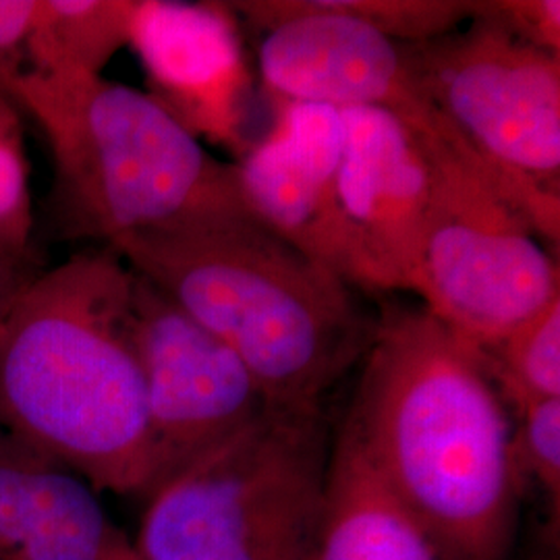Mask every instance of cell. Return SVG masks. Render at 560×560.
<instances>
[{"label":"cell","instance_id":"cell-11","mask_svg":"<svg viewBox=\"0 0 560 560\" xmlns=\"http://www.w3.org/2000/svg\"><path fill=\"white\" fill-rule=\"evenodd\" d=\"M342 145V110L272 102L270 129L233 171L254 221L349 282L337 198Z\"/></svg>","mask_w":560,"mask_h":560},{"label":"cell","instance_id":"cell-15","mask_svg":"<svg viewBox=\"0 0 560 560\" xmlns=\"http://www.w3.org/2000/svg\"><path fill=\"white\" fill-rule=\"evenodd\" d=\"M136 0H40L25 52L32 71L98 73L129 46Z\"/></svg>","mask_w":560,"mask_h":560},{"label":"cell","instance_id":"cell-17","mask_svg":"<svg viewBox=\"0 0 560 560\" xmlns=\"http://www.w3.org/2000/svg\"><path fill=\"white\" fill-rule=\"evenodd\" d=\"M476 353L499 395L517 411L534 400L560 399V298Z\"/></svg>","mask_w":560,"mask_h":560},{"label":"cell","instance_id":"cell-5","mask_svg":"<svg viewBox=\"0 0 560 560\" xmlns=\"http://www.w3.org/2000/svg\"><path fill=\"white\" fill-rule=\"evenodd\" d=\"M328 459L320 411L266 407L150 492L133 560H310Z\"/></svg>","mask_w":560,"mask_h":560},{"label":"cell","instance_id":"cell-24","mask_svg":"<svg viewBox=\"0 0 560 560\" xmlns=\"http://www.w3.org/2000/svg\"><path fill=\"white\" fill-rule=\"evenodd\" d=\"M0 560H2V559H0Z\"/></svg>","mask_w":560,"mask_h":560},{"label":"cell","instance_id":"cell-3","mask_svg":"<svg viewBox=\"0 0 560 560\" xmlns=\"http://www.w3.org/2000/svg\"><path fill=\"white\" fill-rule=\"evenodd\" d=\"M110 247L240 355L268 407L320 411L374 339L355 287L247 214Z\"/></svg>","mask_w":560,"mask_h":560},{"label":"cell","instance_id":"cell-6","mask_svg":"<svg viewBox=\"0 0 560 560\" xmlns=\"http://www.w3.org/2000/svg\"><path fill=\"white\" fill-rule=\"evenodd\" d=\"M425 145L432 198L409 291L481 351L560 298L559 256L432 108L409 120Z\"/></svg>","mask_w":560,"mask_h":560},{"label":"cell","instance_id":"cell-9","mask_svg":"<svg viewBox=\"0 0 560 560\" xmlns=\"http://www.w3.org/2000/svg\"><path fill=\"white\" fill-rule=\"evenodd\" d=\"M337 198L349 284L409 291L432 198V171L418 129L382 108L342 110Z\"/></svg>","mask_w":560,"mask_h":560},{"label":"cell","instance_id":"cell-19","mask_svg":"<svg viewBox=\"0 0 560 560\" xmlns=\"http://www.w3.org/2000/svg\"><path fill=\"white\" fill-rule=\"evenodd\" d=\"M520 432L513 436L515 467L540 483L550 509L560 506V399L534 400L520 411Z\"/></svg>","mask_w":560,"mask_h":560},{"label":"cell","instance_id":"cell-16","mask_svg":"<svg viewBox=\"0 0 560 560\" xmlns=\"http://www.w3.org/2000/svg\"><path fill=\"white\" fill-rule=\"evenodd\" d=\"M226 7L261 32L298 15L326 13L360 21L393 40L416 44L469 23L478 0H233Z\"/></svg>","mask_w":560,"mask_h":560},{"label":"cell","instance_id":"cell-1","mask_svg":"<svg viewBox=\"0 0 560 560\" xmlns=\"http://www.w3.org/2000/svg\"><path fill=\"white\" fill-rule=\"evenodd\" d=\"M347 425L444 560H504L520 471L506 407L474 347L423 307H388Z\"/></svg>","mask_w":560,"mask_h":560},{"label":"cell","instance_id":"cell-22","mask_svg":"<svg viewBox=\"0 0 560 560\" xmlns=\"http://www.w3.org/2000/svg\"><path fill=\"white\" fill-rule=\"evenodd\" d=\"M21 284L18 287H11V282H9V277L4 275V261L0 260V312L4 310V305L9 303V300L18 293V289H20Z\"/></svg>","mask_w":560,"mask_h":560},{"label":"cell","instance_id":"cell-7","mask_svg":"<svg viewBox=\"0 0 560 560\" xmlns=\"http://www.w3.org/2000/svg\"><path fill=\"white\" fill-rule=\"evenodd\" d=\"M407 50L430 106L559 256L560 57L480 15Z\"/></svg>","mask_w":560,"mask_h":560},{"label":"cell","instance_id":"cell-20","mask_svg":"<svg viewBox=\"0 0 560 560\" xmlns=\"http://www.w3.org/2000/svg\"><path fill=\"white\" fill-rule=\"evenodd\" d=\"M476 15L497 23L515 40L560 57L559 0H478Z\"/></svg>","mask_w":560,"mask_h":560},{"label":"cell","instance_id":"cell-12","mask_svg":"<svg viewBox=\"0 0 560 560\" xmlns=\"http://www.w3.org/2000/svg\"><path fill=\"white\" fill-rule=\"evenodd\" d=\"M258 67L270 102L382 108L407 120L432 108L407 44L339 15L305 13L272 25L261 40Z\"/></svg>","mask_w":560,"mask_h":560},{"label":"cell","instance_id":"cell-13","mask_svg":"<svg viewBox=\"0 0 560 560\" xmlns=\"http://www.w3.org/2000/svg\"><path fill=\"white\" fill-rule=\"evenodd\" d=\"M0 559L133 560V548L90 481L0 432Z\"/></svg>","mask_w":560,"mask_h":560},{"label":"cell","instance_id":"cell-14","mask_svg":"<svg viewBox=\"0 0 560 560\" xmlns=\"http://www.w3.org/2000/svg\"><path fill=\"white\" fill-rule=\"evenodd\" d=\"M310 560H444L382 481L347 423L328 459Z\"/></svg>","mask_w":560,"mask_h":560},{"label":"cell","instance_id":"cell-8","mask_svg":"<svg viewBox=\"0 0 560 560\" xmlns=\"http://www.w3.org/2000/svg\"><path fill=\"white\" fill-rule=\"evenodd\" d=\"M133 340L159 459L156 486L268 407L240 355L138 272Z\"/></svg>","mask_w":560,"mask_h":560},{"label":"cell","instance_id":"cell-23","mask_svg":"<svg viewBox=\"0 0 560 560\" xmlns=\"http://www.w3.org/2000/svg\"><path fill=\"white\" fill-rule=\"evenodd\" d=\"M0 94H4V92H2V78H0ZM4 96H7V94H4Z\"/></svg>","mask_w":560,"mask_h":560},{"label":"cell","instance_id":"cell-4","mask_svg":"<svg viewBox=\"0 0 560 560\" xmlns=\"http://www.w3.org/2000/svg\"><path fill=\"white\" fill-rule=\"evenodd\" d=\"M2 92L40 125L80 235L113 245L247 214L233 164L145 92L98 73L32 69L7 75Z\"/></svg>","mask_w":560,"mask_h":560},{"label":"cell","instance_id":"cell-18","mask_svg":"<svg viewBox=\"0 0 560 560\" xmlns=\"http://www.w3.org/2000/svg\"><path fill=\"white\" fill-rule=\"evenodd\" d=\"M11 98L0 94V260L18 258L32 229L30 187Z\"/></svg>","mask_w":560,"mask_h":560},{"label":"cell","instance_id":"cell-2","mask_svg":"<svg viewBox=\"0 0 560 560\" xmlns=\"http://www.w3.org/2000/svg\"><path fill=\"white\" fill-rule=\"evenodd\" d=\"M0 432L96 490L156 486L133 270L110 245L21 284L0 312Z\"/></svg>","mask_w":560,"mask_h":560},{"label":"cell","instance_id":"cell-21","mask_svg":"<svg viewBox=\"0 0 560 560\" xmlns=\"http://www.w3.org/2000/svg\"><path fill=\"white\" fill-rule=\"evenodd\" d=\"M40 0H0V78L20 71V57L27 48L38 20Z\"/></svg>","mask_w":560,"mask_h":560},{"label":"cell","instance_id":"cell-10","mask_svg":"<svg viewBox=\"0 0 560 560\" xmlns=\"http://www.w3.org/2000/svg\"><path fill=\"white\" fill-rule=\"evenodd\" d=\"M129 46L154 101L198 140L245 154L254 80L226 2L136 0Z\"/></svg>","mask_w":560,"mask_h":560}]
</instances>
